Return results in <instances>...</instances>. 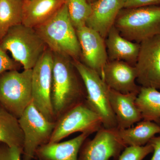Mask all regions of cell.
Listing matches in <instances>:
<instances>
[{"instance_id":"6da1fadb","label":"cell","mask_w":160,"mask_h":160,"mask_svg":"<svg viewBox=\"0 0 160 160\" xmlns=\"http://www.w3.org/2000/svg\"><path fill=\"white\" fill-rule=\"evenodd\" d=\"M53 53L51 101L56 120L78 104L86 102L85 86L73 60Z\"/></svg>"},{"instance_id":"7a4b0ae2","label":"cell","mask_w":160,"mask_h":160,"mask_svg":"<svg viewBox=\"0 0 160 160\" xmlns=\"http://www.w3.org/2000/svg\"><path fill=\"white\" fill-rule=\"evenodd\" d=\"M34 29L52 52L80 61L81 47L66 3L52 17Z\"/></svg>"},{"instance_id":"3957f363","label":"cell","mask_w":160,"mask_h":160,"mask_svg":"<svg viewBox=\"0 0 160 160\" xmlns=\"http://www.w3.org/2000/svg\"><path fill=\"white\" fill-rule=\"evenodd\" d=\"M4 50L24 69L33 68L48 47L34 28L20 24L12 27L0 41Z\"/></svg>"},{"instance_id":"277c9868","label":"cell","mask_w":160,"mask_h":160,"mask_svg":"<svg viewBox=\"0 0 160 160\" xmlns=\"http://www.w3.org/2000/svg\"><path fill=\"white\" fill-rule=\"evenodd\" d=\"M114 26L125 38L141 43L160 34V6L122 9Z\"/></svg>"},{"instance_id":"5b68a950","label":"cell","mask_w":160,"mask_h":160,"mask_svg":"<svg viewBox=\"0 0 160 160\" xmlns=\"http://www.w3.org/2000/svg\"><path fill=\"white\" fill-rule=\"evenodd\" d=\"M32 69L0 74V105L18 119L32 101Z\"/></svg>"},{"instance_id":"8992f818","label":"cell","mask_w":160,"mask_h":160,"mask_svg":"<svg viewBox=\"0 0 160 160\" xmlns=\"http://www.w3.org/2000/svg\"><path fill=\"white\" fill-rule=\"evenodd\" d=\"M73 62L85 86L86 104L101 118L103 127L118 129L116 119L109 102V87L97 72L80 60H73Z\"/></svg>"},{"instance_id":"52a82bcc","label":"cell","mask_w":160,"mask_h":160,"mask_svg":"<svg viewBox=\"0 0 160 160\" xmlns=\"http://www.w3.org/2000/svg\"><path fill=\"white\" fill-rule=\"evenodd\" d=\"M18 119L24 135L23 160H32L38 148L49 142L56 122L48 120L32 102Z\"/></svg>"},{"instance_id":"ba28073f","label":"cell","mask_w":160,"mask_h":160,"mask_svg":"<svg viewBox=\"0 0 160 160\" xmlns=\"http://www.w3.org/2000/svg\"><path fill=\"white\" fill-rule=\"evenodd\" d=\"M101 118L86 102L72 108L58 119L49 142H58L77 132L91 134L101 128Z\"/></svg>"},{"instance_id":"9c48e42d","label":"cell","mask_w":160,"mask_h":160,"mask_svg":"<svg viewBox=\"0 0 160 160\" xmlns=\"http://www.w3.org/2000/svg\"><path fill=\"white\" fill-rule=\"evenodd\" d=\"M53 65V53L47 48L32 69V102L48 120L56 122L51 101Z\"/></svg>"},{"instance_id":"30bf717a","label":"cell","mask_w":160,"mask_h":160,"mask_svg":"<svg viewBox=\"0 0 160 160\" xmlns=\"http://www.w3.org/2000/svg\"><path fill=\"white\" fill-rule=\"evenodd\" d=\"M136 63V81L141 87L160 91V34L140 43Z\"/></svg>"},{"instance_id":"8fae6325","label":"cell","mask_w":160,"mask_h":160,"mask_svg":"<svg viewBox=\"0 0 160 160\" xmlns=\"http://www.w3.org/2000/svg\"><path fill=\"white\" fill-rule=\"evenodd\" d=\"M115 129L101 128L92 140L85 141L80 149L78 160H109L118 158L126 148Z\"/></svg>"},{"instance_id":"7c38bea8","label":"cell","mask_w":160,"mask_h":160,"mask_svg":"<svg viewBox=\"0 0 160 160\" xmlns=\"http://www.w3.org/2000/svg\"><path fill=\"white\" fill-rule=\"evenodd\" d=\"M76 30L81 49V61L101 76L108 62L105 39L86 26Z\"/></svg>"},{"instance_id":"4fadbf2b","label":"cell","mask_w":160,"mask_h":160,"mask_svg":"<svg viewBox=\"0 0 160 160\" xmlns=\"http://www.w3.org/2000/svg\"><path fill=\"white\" fill-rule=\"evenodd\" d=\"M136 69L134 66L120 61H108L102 78L109 89L120 93L138 92L141 86L136 83Z\"/></svg>"},{"instance_id":"5bb4252c","label":"cell","mask_w":160,"mask_h":160,"mask_svg":"<svg viewBox=\"0 0 160 160\" xmlns=\"http://www.w3.org/2000/svg\"><path fill=\"white\" fill-rule=\"evenodd\" d=\"M91 6V13L86 26L105 39L123 9L124 0H96Z\"/></svg>"},{"instance_id":"9a60e30c","label":"cell","mask_w":160,"mask_h":160,"mask_svg":"<svg viewBox=\"0 0 160 160\" xmlns=\"http://www.w3.org/2000/svg\"><path fill=\"white\" fill-rule=\"evenodd\" d=\"M138 92L120 93L109 89V102L116 119L118 129H126L143 120L136 104Z\"/></svg>"},{"instance_id":"2e32d148","label":"cell","mask_w":160,"mask_h":160,"mask_svg":"<svg viewBox=\"0 0 160 160\" xmlns=\"http://www.w3.org/2000/svg\"><path fill=\"white\" fill-rule=\"evenodd\" d=\"M89 135L82 133L68 141L46 143L38 148L35 157L39 160H78L80 149Z\"/></svg>"},{"instance_id":"e0dca14e","label":"cell","mask_w":160,"mask_h":160,"mask_svg":"<svg viewBox=\"0 0 160 160\" xmlns=\"http://www.w3.org/2000/svg\"><path fill=\"white\" fill-rule=\"evenodd\" d=\"M108 61H120L135 66L140 44L132 42L121 35L114 26L105 38Z\"/></svg>"},{"instance_id":"ac0fdd59","label":"cell","mask_w":160,"mask_h":160,"mask_svg":"<svg viewBox=\"0 0 160 160\" xmlns=\"http://www.w3.org/2000/svg\"><path fill=\"white\" fill-rule=\"evenodd\" d=\"M65 2L66 0L25 1L22 24L36 28L52 17Z\"/></svg>"},{"instance_id":"d6986e66","label":"cell","mask_w":160,"mask_h":160,"mask_svg":"<svg viewBox=\"0 0 160 160\" xmlns=\"http://www.w3.org/2000/svg\"><path fill=\"white\" fill-rule=\"evenodd\" d=\"M115 131L126 147L142 146L147 145L156 135L160 133V125L142 120L134 127L115 129Z\"/></svg>"},{"instance_id":"ffe728a7","label":"cell","mask_w":160,"mask_h":160,"mask_svg":"<svg viewBox=\"0 0 160 160\" xmlns=\"http://www.w3.org/2000/svg\"><path fill=\"white\" fill-rule=\"evenodd\" d=\"M0 143L23 148L24 135L18 119L0 106Z\"/></svg>"},{"instance_id":"44dd1931","label":"cell","mask_w":160,"mask_h":160,"mask_svg":"<svg viewBox=\"0 0 160 160\" xmlns=\"http://www.w3.org/2000/svg\"><path fill=\"white\" fill-rule=\"evenodd\" d=\"M25 0H0V41L12 27L22 24Z\"/></svg>"},{"instance_id":"7402d4cb","label":"cell","mask_w":160,"mask_h":160,"mask_svg":"<svg viewBox=\"0 0 160 160\" xmlns=\"http://www.w3.org/2000/svg\"><path fill=\"white\" fill-rule=\"evenodd\" d=\"M143 120L160 124V92L152 88L141 87L136 100Z\"/></svg>"},{"instance_id":"603a6c76","label":"cell","mask_w":160,"mask_h":160,"mask_svg":"<svg viewBox=\"0 0 160 160\" xmlns=\"http://www.w3.org/2000/svg\"><path fill=\"white\" fill-rule=\"evenodd\" d=\"M69 18L76 29L86 26L91 11L88 0H66Z\"/></svg>"},{"instance_id":"cb8c5ba5","label":"cell","mask_w":160,"mask_h":160,"mask_svg":"<svg viewBox=\"0 0 160 160\" xmlns=\"http://www.w3.org/2000/svg\"><path fill=\"white\" fill-rule=\"evenodd\" d=\"M152 152L153 148L149 144L142 146H127L118 160H143Z\"/></svg>"},{"instance_id":"d4e9b609","label":"cell","mask_w":160,"mask_h":160,"mask_svg":"<svg viewBox=\"0 0 160 160\" xmlns=\"http://www.w3.org/2000/svg\"><path fill=\"white\" fill-rule=\"evenodd\" d=\"M22 148L9 147L6 144L0 143V160H22Z\"/></svg>"},{"instance_id":"484cf974","label":"cell","mask_w":160,"mask_h":160,"mask_svg":"<svg viewBox=\"0 0 160 160\" xmlns=\"http://www.w3.org/2000/svg\"><path fill=\"white\" fill-rule=\"evenodd\" d=\"M20 64L9 57L0 45V74L7 71L18 70Z\"/></svg>"},{"instance_id":"4316f807","label":"cell","mask_w":160,"mask_h":160,"mask_svg":"<svg viewBox=\"0 0 160 160\" xmlns=\"http://www.w3.org/2000/svg\"><path fill=\"white\" fill-rule=\"evenodd\" d=\"M159 4L160 0H124L123 9L157 6Z\"/></svg>"},{"instance_id":"83f0119b","label":"cell","mask_w":160,"mask_h":160,"mask_svg":"<svg viewBox=\"0 0 160 160\" xmlns=\"http://www.w3.org/2000/svg\"><path fill=\"white\" fill-rule=\"evenodd\" d=\"M148 144L153 148V155L150 160H160V136L152 138Z\"/></svg>"},{"instance_id":"f1b7e54d","label":"cell","mask_w":160,"mask_h":160,"mask_svg":"<svg viewBox=\"0 0 160 160\" xmlns=\"http://www.w3.org/2000/svg\"><path fill=\"white\" fill-rule=\"evenodd\" d=\"M88 1L90 3H92L93 2H94V1H95L96 0H88Z\"/></svg>"},{"instance_id":"f546056e","label":"cell","mask_w":160,"mask_h":160,"mask_svg":"<svg viewBox=\"0 0 160 160\" xmlns=\"http://www.w3.org/2000/svg\"><path fill=\"white\" fill-rule=\"evenodd\" d=\"M25 1H32V0H25Z\"/></svg>"},{"instance_id":"4dcf8cb0","label":"cell","mask_w":160,"mask_h":160,"mask_svg":"<svg viewBox=\"0 0 160 160\" xmlns=\"http://www.w3.org/2000/svg\"><path fill=\"white\" fill-rule=\"evenodd\" d=\"M0 106H1V105H0Z\"/></svg>"},{"instance_id":"1f68e13d","label":"cell","mask_w":160,"mask_h":160,"mask_svg":"<svg viewBox=\"0 0 160 160\" xmlns=\"http://www.w3.org/2000/svg\"></svg>"}]
</instances>
